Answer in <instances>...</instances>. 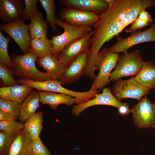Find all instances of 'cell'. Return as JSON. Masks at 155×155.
I'll use <instances>...</instances> for the list:
<instances>
[{
  "label": "cell",
  "mask_w": 155,
  "mask_h": 155,
  "mask_svg": "<svg viewBox=\"0 0 155 155\" xmlns=\"http://www.w3.org/2000/svg\"><path fill=\"white\" fill-rule=\"evenodd\" d=\"M155 6L153 0H115L103 13L93 27L95 32L91 39L90 57L96 58L106 42L118 35L138 17L140 10Z\"/></svg>",
  "instance_id": "6da1fadb"
},
{
  "label": "cell",
  "mask_w": 155,
  "mask_h": 155,
  "mask_svg": "<svg viewBox=\"0 0 155 155\" xmlns=\"http://www.w3.org/2000/svg\"><path fill=\"white\" fill-rule=\"evenodd\" d=\"M10 57L13 74L20 79L37 81L55 79L47 72L37 69L35 62L38 57L30 49L23 54H12Z\"/></svg>",
  "instance_id": "7a4b0ae2"
},
{
  "label": "cell",
  "mask_w": 155,
  "mask_h": 155,
  "mask_svg": "<svg viewBox=\"0 0 155 155\" xmlns=\"http://www.w3.org/2000/svg\"><path fill=\"white\" fill-rule=\"evenodd\" d=\"M120 57L118 53L110 51L106 47L100 50L94 64L95 70L99 71L92 84L94 90H100L110 83L111 71L115 68Z\"/></svg>",
  "instance_id": "3957f363"
},
{
  "label": "cell",
  "mask_w": 155,
  "mask_h": 155,
  "mask_svg": "<svg viewBox=\"0 0 155 155\" xmlns=\"http://www.w3.org/2000/svg\"><path fill=\"white\" fill-rule=\"evenodd\" d=\"M145 61L139 50L134 49L120 56L110 80L115 82L125 77L135 76L140 71Z\"/></svg>",
  "instance_id": "277c9868"
},
{
  "label": "cell",
  "mask_w": 155,
  "mask_h": 155,
  "mask_svg": "<svg viewBox=\"0 0 155 155\" xmlns=\"http://www.w3.org/2000/svg\"><path fill=\"white\" fill-rule=\"evenodd\" d=\"M56 24L64 30L60 35L53 36L51 40L53 45V53L58 55L65 46L71 42L81 38L93 30L89 26H76L70 24L57 18Z\"/></svg>",
  "instance_id": "5b68a950"
},
{
  "label": "cell",
  "mask_w": 155,
  "mask_h": 155,
  "mask_svg": "<svg viewBox=\"0 0 155 155\" xmlns=\"http://www.w3.org/2000/svg\"><path fill=\"white\" fill-rule=\"evenodd\" d=\"M111 90L113 95L119 101L125 98L136 99L139 101L147 96L150 90L138 83L134 76L127 80H118L114 82Z\"/></svg>",
  "instance_id": "8992f818"
},
{
  "label": "cell",
  "mask_w": 155,
  "mask_h": 155,
  "mask_svg": "<svg viewBox=\"0 0 155 155\" xmlns=\"http://www.w3.org/2000/svg\"><path fill=\"white\" fill-rule=\"evenodd\" d=\"M133 122L139 128H155V102L147 96H144L131 109Z\"/></svg>",
  "instance_id": "52a82bcc"
},
{
  "label": "cell",
  "mask_w": 155,
  "mask_h": 155,
  "mask_svg": "<svg viewBox=\"0 0 155 155\" xmlns=\"http://www.w3.org/2000/svg\"><path fill=\"white\" fill-rule=\"evenodd\" d=\"M117 42L110 48L109 51L111 52L123 53L132 46L137 44L147 42H155V20L148 29L142 31L137 30L131 33L127 37L123 38L116 36Z\"/></svg>",
  "instance_id": "ba28073f"
},
{
  "label": "cell",
  "mask_w": 155,
  "mask_h": 155,
  "mask_svg": "<svg viewBox=\"0 0 155 155\" xmlns=\"http://www.w3.org/2000/svg\"><path fill=\"white\" fill-rule=\"evenodd\" d=\"M0 30L13 38L24 53L29 50L30 37L28 25L26 24L22 18L11 23L0 24Z\"/></svg>",
  "instance_id": "9c48e42d"
},
{
  "label": "cell",
  "mask_w": 155,
  "mask_h": 155,
  "mask_svg": "<svg viewBox=\"0 0 155 155\" xmlns=\"http://www.w3.org/2000/svg\"><path fill=\"white\" fill-rule=\"evenodd\" d=\"M94 32L95 30L94 29L85 36L66 45L58 55L61 61L68 66L79 55L88 51L90 47L91 39Z\"/></svg>",
  "instance_id": "30bf717a"
},
{
  "label": "cell",
  "mask_w": 155,
  "mask_h": 155,
  "mask_svg": "<svg viewBox=\"0 0 155 155\" xmlns=\"http://www.w3.org/2000/svg\"><path fill=\"white\" fill-rule=\"evenodd\" d=\"M61 19L73 26L94 27L98 21L99 15L95 13L65 7L59 11Z\"/></svg>",
  "instance_id": "8fae6325"
},
{
  "label": "cell",
  "mask_w": 155,
  "mask_h": 155,
  "mask_svg": "<svg viewBox=\"0 0 155 155\" xmlns=\"http://www.w3.org/2000/svg\"><path fill=\"white\" fill-rule=\"evenodd\" d=\"M19 84L28 86L38 91H44L65 94L77 99L80 98V92L71 90L65 88L58 80L52 79L44 81H37L19 79L16 80Z\"/></svg>",
  "instance_id": "7c38bea8"
},
{
  "label": "cell",
  "mask_w": 155,
  "mask_h": 155,
  "mask_svg": "<svg viewBox=\"0 0 155 155\" xmlns=\"http://www.w3.org/2000/svg\"><path fill=\"white\" fill-rule=\"evenodd\" d=\"M122 103L113 95L109 87L104 88H103L102 93H98L92 99L84 103L74 106L72 109L71 113L77 116L88 108L98 105L109 106L118 109Z\"/></svg>",
  "instance_id": "4fadbf2b"
},
{
  "label": "cell",
  "mask_w": 155,
  "mask_h": 155,
  "mask_svg": "<svg viewBox=\"0 0 155 155\" xmlns=\"http://www.w3.org/2000/svg\"><path fill=\"white\" fill-rule=\"evenodd\" d=\"M88 57V51L83 53L76 57L68 66L58 79L61 84L73 83L84 75Z\"/></svg>",
  "instance_id": "5bb4252c"
},
{
  "label": "cell",
  "mask_w": 155,
  "mask_h": 155,
  "mask_svg": "<svg viewBox=\"0 0 155 155\" xmlns=\"http://www.w3.org/2000/svg\"><path fill=\"white\" fill-rule=\"evenodd\" d=\"M59 2L65 7L92 12L98 15L104 13L109 6L104 0H61Z\"/></svg>",
  "instance_id": "9a60e30c"
},
{
  "label": "cell",
  "mask_w": 155,
  "mask_h": 155,
  "mask_svg": "<svg viewBox=\"0 0 155 155\" xmlns=\"http://www.w3.org/2000/svg\"><path fill=\"white\" fill-rule=\"evenodd\" d=\"M20 0H0V16L3 24L22 18L24 7Z\"/></svg>",
  "instance_id": "2e32d148"
},
{
  "label": "cell",
  "mask_w": 155,
  "mask_h": 155,
  "mask_svg": "<svg viewBox=\"0 0 155 155\" xmlns=\"http://www.w3.org/2000/svg\"><path fill=\"white\" fill-rule=\"evenodd\" d=\"M36 62L38 66L57 80L59 78L68 67L61 61L58 55L53 53L38 57Z\"/></svg>",
  "instance_id": "e0dca14e"
},
{
  "label": "cell",
  "mask_w": 155,
  "mask_h": 155,
  "mask_svg": "<svg viewBox=\"0 0 155 155\" xmlns=\"http://www.w3.org/2000/svg\"><path fill=\"white\" fill-rule=\"evenodd\" d=\"M40 102L42 104L49 105L53 110L56 109L61 104L71 106L76 103V99L67 95L61 93L44 91H38Z\"/></svg>",
  "instance_id": "ac0fdd59"
},
{
  "label": "cell",
  "mask_w": 155,
  "mask_h": 155,
  "mask_svg": "<svg viewBox=\"0 0 155 155\" xmlns=\"http://www.w3.org/2000/svg\"><path fill=\"white\" fill-rule=\"evenodd\" d=\"M33 89L28 86L20 84L1 87L0 98L22 103Z\"/></svg>",
  "instance_id": "d6986e66"
},
{
  "label": "cell",
  "mask_w": 155,
  "mask_h": 155,
  "mask_svg": "<svg viewBox=\"0 0 155 155\" xmlns=\"http://www.w3.org/2000/svg\"><path fill=\"white\" fill-rule=\"evenodd\" d=\"M32 141L23 129L14 139L7 155H32L30 149Z\"/></svg>",
  "instance_id": "ffe728a7"
},
{
  "label": "cell",
  "mask_w": 155,
  "mask_h": 155,
  "mask_svg": "<svg viewBox=\"0 0 155 155\" xmlns=\"http://www.w3.org/2000/svg\"><path fill=\"white\" fill-rule=\"evenodd\" d=\"M40 96L38 91L33 90L21 103L20 114V121L24 123L28 118L36 113L40 106Z\"/></svg>",
  "instance_id": "44dd1931"
},
{
  "label": "cell",
  "mask_w": 155,
  "mask_h": 155,
  "mask_svg": "<svg viewBox=\"0 0 155 155\" xmlns=\"http://www.w3.org/2000/svg\"><path fill=\"white\" fill-rule=\"evenodd\" d=\"M135 80L142 86L150 90H155V63L145 61L139 73L134 77Z\"/></svg>",
  "instance_id": "7402d4cb"
},
{
  "label": "cell",
  "mask_w": 155,
  "mask_h": 155,
  "mask_svg": "<svg viewBox=\"0 0 155 155\" xmlns=\"http://www.w3.org/2000/svg\"><path fill=\"white\" fill-rule=\"evenodd\" d=\"M48 24L41 13L38 11L28 25V29L31 39L47 37Z\"/></svg>",
  "instance_id": "603a6c76"
},
{
  "label": "cell",
  "mask_w": 155,
  "mask_h": 155,
  "mask_svg": "<svg viewBox=\"0 0 155 155\" xmlns=\"http://www.w3.org/2000/svg\"><path fill=\"white\" fill-rule=\"evenodd\" d=\"M43 117L42 113L38 112L24 123V129L32 140L40 137L43 129Z\"/></svg>",
  "instance_id": "cb8c5ba5"
},
{
  "label": "cell",
  "mask_w": 155,
  "mask_h": 155,
  "mask_svg": "<svg viewBox=\"0 0 155 155\" xmlns=\"http://www.w3.org/2000/svg\"><path fill=\"white\" fill-rule=\"evenodd\" d=\"M30 48L37 55L41 57L53 53V45L51 40L47 37L31 39Z\"/></svg>",
  "instance_id": "d4e9b609"
},
{
  "label": "cell",
  "mask_w": 155,
  "mask_h": 155,
  "mask_svg": "<svg viewBox=\"0 0 155 155\" xmlns=\"http://www.w3.org/2000/svg\"><path fill=\"white\" fill-rule=\"evenodd\" d=\"M46 13V22L51 27L54 33L57 32L56 27V7L54 0H39Z\"/></svg>",
  "instance_id": "484cf974"
},
{
  "label": "cell",
  "mask_w": 155,
  "mask_h": 155,
  "mask_svg": "<svg viewBox=\"0 0 155 155\" xmlns=\"http://www.w3.org/2000/svg\"><path fill=\"white\" fill-rule=\"evenodd\" d=\"M13 75L12 70L4 64L0 63L1 87L19 84L14 78Z\"/></svg>",
  "instance_id": "4316f807"
},
{
  "label": "cell",
  "mask_w": 155,
  "mask_h": 155,
  "mask_svg": "<svg viewBox=\"0 0 155 155\" xmlns=\"http://www.w3.org/2000/svg\"><path fill=\"white\" fill-rule=\"evenodd\" d=\"M10 39L9 37H5L0 30V62L12 69L11 61L8 51V43Z\"/></svg>",
  "instance_id": "83f0119b"
},
{
  "label": "cell",
  "mask_w": 155,
  "mask_h": 155,
  "mask_svg": "<svg viewBox=\"0 0 155 155\" xmlns=\"http://www.w3.org/2000/svg\"><path fill=\"white\" fill-rule=\"evenodd\" d=\"M21 103L18 102L0 98V109L13 117H18Z\"/></svg>",
  "instance_id": "f1b7e54d"
},
{
  "label": "cell",
  "mask_w": 155,
  "mask_h": 155,
  "mask_svg": "<svg viewBox=\"0 0 155 155\" xmlns=\"http://www.w3.org/2000/svg\"><path fill=\"white\" fill-rule=\"evenodd\" d=\"M18 133H10L0 131V155H7L12 143Z\"/></svg>",
  "instance_id": "f546056e"
},
{
  "label": "cell",
  "mask_w": 155,
  "mask_h": 155,
  "mask_svg": "<svg viewBox=\"0 0 155 155\" xmlns=\"http://www.w3.org/2000/svg\"><path fill=\"white\" fill-rule=\"evenodd\" d=\"M24 129V123L16 120L0 121V131L10 133H18Z\"/></svg>",
  "instance_id": "4dcf8cb0"
},
{
  "label": "cell",
  "mask_w": 155,
  "mask_h": 155,
  "mask_svg": "<svg viewBox=\"0 0 155 155\" xmlns=\"http://www.w3.org/2000/svg\"><path fill=\"white\" fill-rule=\"evenodd\" d=\"M38 0H24L25 7L24 8L22 18L31 21L38 12L36 6Z\"/></svg>",
  "instance_id": "1f68e13d"
},
{
  "label": "cell",
  "mask_w": 155,
  "mask_h": 155,
  "mask_svg": "<svg viewBox=\"0 0 155 155\" xmlns=\"http://www.w3.org/2000/svg\"><path fill=\"white\" fill-rule=\"evenodd\" d=\"M30 150L32 155H51L40 137L32 140Z\"/></svg>",
  "instance_id": "d6a6232c"
},
{
  "label": "cell",
  "mask_w": 155,
  "mask_h": 155,
  "mask_svg": "<svg viewBox=\"0 0 155 155\" xmlns=\"http://www.w3.org/2000/svg\"><path fill=\"white\" fill-rule=\"evenodd\" d=\"M131 24L129 27L125 30L127 32L131 33L152 24H151L140 20L137 17Z\"/></svg>",
  "instance_id": "836d02e7"
},
{
  "label": "cell",
  "mask_w": 155,
  "mask_h": 155,
  "mask_svg": "<svg viewBox=\"0 0 155 155\" xmlns=\"http://www.w3.org/2000/svg\"><path fill=\"white\" fill-rule=\"evenodd\" d=\"M145 9H141L139 13L137 18L140 20L152 24L153 19L151 15L145 11Z\"/></svg>",
  "instance_id": "e575fe53"
},
{
  "label": "cell",
  "mask_w": 155,
  "mask_h": 155,
  "mask_svg": "<svg viewBox=\"0 0 155 155\" xmlns=\"http://www.w3.org/2000/svg\"><path fill=\"white\" fill-rule=\"evenodd\" d=\"M129 108L128 103L127 102L123 103L122 105L118 108L119 113L123 116L127 115L131 112Z\"/></svg>",
  "instance_id": "d590c367"
},
{
  "label": "cell",
  "mask_w": 155,
  "mask_h": 155,
  "mask_svg": "<svg viewBox=\"0 0 155 155\" xmlns=\"http://www.w3.org/2000/svg\"><path fill=\"white\" fill-rule=\"evenodd\" d=\"M16 120L13 117L0 109V121H9Z\"/></svg>",
  "instance_id": "8d00e7d4"
},
{
  "label": "cell",
  "mask_w": 155,
  "mask_h": 155,
  "mask_svg": "<svg viewBox=\"0 0 155 155\" xmlns=\"http://www.w3.org/2000/svg\"><path fill=\"white\" fill-rule=\"evenodd\" d=\"M109 6L112 5L115 2V0H104Z\"/></svg>",
  "instance_id": "74e56055"
}]
</instances>
